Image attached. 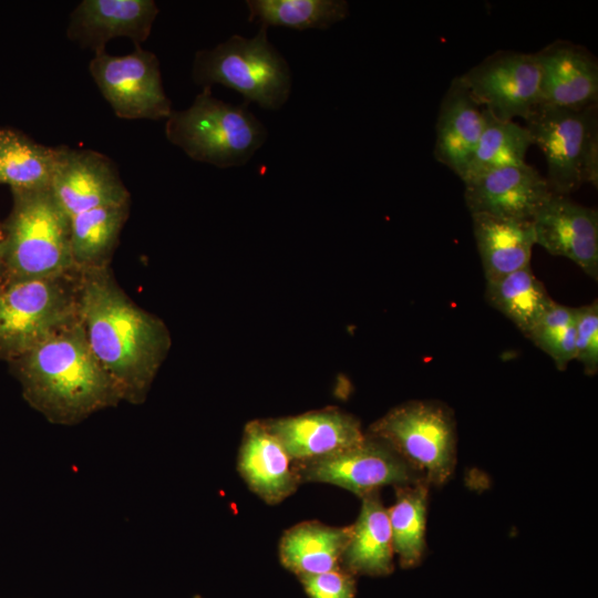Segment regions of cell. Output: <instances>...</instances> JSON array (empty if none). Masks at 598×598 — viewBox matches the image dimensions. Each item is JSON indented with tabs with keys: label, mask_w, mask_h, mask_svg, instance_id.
<instances>
[{
	"label": "cell",
	"mask_w": 598,
	"mask_h": 598,
	"mask_svg": "<svg viewBox=\"0 0 598 598\" xmlns=\"http://www.w3.org/2000/svg\"><path fill=\"white\" fill-rule=\"evenodd\" d=\"M80 271L78 318L122 401L141 404L171 347L164 322L137 307L106 265Z\"/></svg>",
	"instance_id": "1"
},
{
	"label": "cell",
	"mask_w": 598,
	"mask_h": 598,
	"mask_svg": "<svg viewBox=\"0 0 598 598\" xmlns=\"http://www.w3.org/2000/svg\"><path fill=\"white\" fill-rule=\"evenodd\" d=\"M12 363L24 400L51 423L78 424L122 401L79 320Z\"/></svg>",
	"instance_id": "2"
},
{
	"label": "cell",
	"mask_w": 598,
	"mask_h": 598,
	"mask_svg": "<svg viewBox=\"0 0 598 598\" xmlns=\"http://www.w3.org/2000/svg\"><path fill=\"white\" fill-rule=\"evenodd\" d=\"M2 240L3 282L53 278L78 271L71 252V218L51 189L12 192Z\"/></svg>",
	"instance_id": "3"
},
{
	"label": "cell",
	"mask_w": 598,
	"mask_h": 598,
	"mask_svg": "<svg viewBox=\"0 0 598 598\" xmlns=\"http://www.w3.org/2000/svg\"><path fill=\"white\" fill-rule=\"evenodd\" d=\"M247 105L224 102L203 87L189 107L172 111L165 135L194 161L219 168L245 165L268 136Z\"/></svg>",
	"instance_id": "4"
},
{
	"label": "cell",
	"mask_w": 598,
	"mask_h": 598,
	"mask_svg": "<svg viewBox=\"0 0 598 598\" xmlns=\"http://www.w3.org/2000/svg\"><path fill=\"white\" fill-rule=\"evenodd\" d=\"M268 29L251 38L234 34L213 49L196 52L192 78L197 85L220 84L240 93L245 103L278 111L288 101L292 75L286 59L270 43Z\"/></svg>",
	"instance_id": "5"
},
{
	"label": "cell",
	"mask_w": 598,
	"mask_h": 598,
	"mask_svg": "<svg viewBox=\"0 0 598 598\" xmlns=\"http://www.w3.org/2000/svg\"><path fill=\"white\" fill-rule=\"evenodd\" d=\"M69 275L3 282L0 287V358L13 361L75 323L78 279Z\"/></svg>",
	"instance_id": "6"
},
{
	"label": "cell",
	"mask_w": 598,
	"mask_h": 598,
	"mask_svg": "<svg viewBox=\"0 0 598 598\" xmlns=\"http://www.w3.org/2000/svg\"><path fill=\"white\" fill-rule=\"evenodd\" d=\"M386 443L430 486L442 485L456 464L452 411L434 401H409L391 409L367 432Z\"/></svg>",
	"instance_id": "7"
},
{
	"label": "cell",
	"mask_w": 598,
	"mask_h": 598,
	"mask_svg": "<svg viewBox=\"0 0 598 598\" xmlns=\"http://www.w3.org/2000/svg\"><path fill=\"white\" fill-rule=\"evenodd\" d=\"M525 122L545 156L551 193L568 196L584 184L597 186V104L580 110L539 104Z\"/></svg>",
	"instance_id": "8"
},
{
	"label": "cell",
	"mask_w": 598,
	"mask_h": 598,
	"mask_svg": "<svg viewBox=\"0 0 598 598\" xmlns=\"http://www.w3.org/2000/svg\"><path fill=\"white\" fill-rule=\"evenodd\" d=\"M90 73L115 115L125 120H162L172 113L156 55L135 44L126 55L94 54Z\"/></svg>",
	"instance_id": "9"
},
{
	"label": "cell",
	"mask_w": 598,
	"mask_h": 598,
	"mask_svg": "<svg viewBox=\"0 0 598 598\" xmlns=\"http://www.w3.org/2000/svg\"><path fill=\"white\" fill-rule=\"evenodd\" d=\"M301 484L327 483L360 498L380 488L424 481L383 441L365 433L354 446L318 460L295 463ZM425 482V481H424Z\"/></svg>",
	"instance_id": "10"
},
{
	"label": "cell",
	"mask_w": 598,
	"mask_h": 598,
	"mask_svg": "<svg viewBox=\"0 0 598 598\" xmlns=\"http://www.w3.org/2000/svg\"><path fill=\"white\" fill-rule=\"evenodd\" d=\"M457 78L476 103L499 120H525L540 101L535 53L498 51Z\"/></svg>",
	"instance_id": "11"
},
{
	"label": "cell",
	"mask_w": 598,
	"mask_h": 598,
	"mask_svg": "<svg viewBox=\"0 0 598 598\" xmlns=\"http://www.w3.org/2000/svg\"><path fill=\"white\" fill-rule=\"evenodd\" d=\"M50 189L70 218L99 207L130 204V193L112 161L91 150L58 147Z\"/></svg>",
	"instance_id": "12"
},
{
	"label": "cell",
	"mask_w": 598,
	"mask_h": 598,
	"mask_svg": "<svg viewBox=\"0 0 598 598\" xmlns=\"http://www.w3.org/2000/svg\"><path fill=\"white\" fill-rule=\"evenodd\" d=\"M535 243L598 279V212L551 194L532 219Z\"/></svg>",
	"instance_id": "13"
},
{
	"label": "cell",
	"mask_w": 598,
	"mask_h": 598,
	"mask_svg": "<svg viewBox=\"0 0 598 598\" xmlns=\"http://www.w3.org/2000/svg\"><path fill=\"white\" fill-rule=\"evenodd\" d=\"M470 214L532 220L553 194L535 167L526 164L495 169L464 182Z\"/></svg>",
	"instance_id": "14"
},
{
	"label": "cell",
	"mask_w": 598,
	"mask_h": 598,
	"mask_svg": "<svg viewBox=\"0 0 598 598\" xmlns=\"http://www.w3.org/2000/svg\"><path fill=\"white\" fill-rule=\"evenodd\" d=\"M264 422L295 463L336 454L357 445L365 437L359 420L337 408Z\"/></svg>",
	"instance_id": "15"
},
{
	"label": "cell",
	"mask_w": 598,
	"mask_h": 598,
	"mask_svg": "<svg viewBox=\"0 0 598 598\" xmlns=\"http://www.w3.org/2000/svg\"><path fill=\"white\" fill-rule=\"evenodd\" d=\"M535 54L540 68L539 104L570 110L597 104L598 63L586 48L557 40Z\"/></svg>",
	"instance_id": "16"
},
{
	"label": "cell",
	"mask_w": 598,
	"mask_h": 598,
	"mask_svg": "<svg viewBox=\"0 0 598 598\" xmlns=\"http://www.w3.org/2000/svg\"><path fill=\"white\" fill-rule=\"evenodd\" d=\"M157 13L153 0H83L71 13L66 34L97 54L117 37L130 38L135 44L145 41Z\"/></svg>",
	"instance_id": "17"
},
{
	"label": "cell",
	"mask_w": 598,
	"mask_h": 598,
	"mask_svg": "<svg viewBox=\"0 0 598 598\" xmlns=\"http://www.w3.org/2000/svg\"><path fill=\"white\" fill-rule=\"evenodd\" d=\"M237 470L249 489L268 505L283 502L301 484L295 462L264 420L245 425Z\"/></svg>",
	"instance_id": "18"
},
{
	"label": "cell",
	"mask_w": 598,
	"mask_h": 598,
	"mask_svg": "<svg viewBox=\"0 0 598 598\" xmlns=\"http://www.w3.org/2000/svg\"><path fill=\"white\" fill-rule=\"evenodd\" d=\"M485 126V111L455 78L440 105L435 125L434 157L461 181Z\"/></svg>",
	"instance_id": "19"
},
{
	"label": "cell",
	"mask_w": 598,
	"mask_h": 598,
	"mask_svg": "<svg viewBox=\"0 0 598 598\" xmlns=\"http://www.w3.org/2000/svg\"><path fill=\"white\" fill-rule=\"evenodd\" d=\"M473 233L486 281L530 266L535 243L532 220L472 214Z\"/></svg>",
	"instance_id": "20"
},
{
	"label": "cell",
	"mask_w": 598,
	"mask_h": 598,
	"mask_svg": "<svg viewBox=\"0 0 598 598\" xmlns=\"http://www.w3.org/2000/svg\"><path fill=\"white\" fill-rule=\"evenodd\" d=\"M351 532L352 525L329 526L319 520L298 523L280 538V563L298 578L339 568Z\"/></svg>",
	"instance_id": "21"
},
{
	"label": "cell",
	"mask_w": 598,
	"mask_h": 598,
	"mask_svg": "<svg viewBox=\"0 0 598 598\" xmlns=\"http://www.w3.org/2000/svg\"><path fill=\"white\" fill-rule=\"evenodd\" d=\"M393 545L388 508L380 494L361 498L341 567L352 575L385 576L393 570Z\"/></svg>",
	"instance_id": "22"
},
{
	"label": "cell",
	"mask_w": 598,
	"mask_h": 598,
	"mask_svg": "<svg viewBox=\"0 0 598 598\" xmlns=\"http://www.w3.org/2000/svg\"><path fill=\"white\" fill-rule=\"evenodd\" d=\"M58 147H47L24 134L0 128V184L12 192L50 188Z\"/></svg>",
	"instance_id": "23"
},
{
	"label": "cell",
	"mask_w": 598,
	"mask_h": 598,
	"mask_svg": "<svg viewBox=\"0 0 598 598\" xmlns=\"http://www.w3.org/2000/svg\"><path fill=\"white\" fill-rule=\"evenodd\" d=\"M486 300L527 336L554 300L527 266L486 281Z\"/></svg>",
	"instance_id": "24"
},
{
	"label": "cell",
	"mask_w": 598,
	"mask_h": 598,
	"mask_svg": "<svg viewBox=\"0 0 598 598\" xmlns=\"http://www.w3.org/2000/svg\"><path fill=\"white\" fill-rule=\"evenodd\" d=\"M429 487L424 481L394 486L395 499L388 514L393 551L403 568L419 565L425 551Z\"/></svg>",
	"instance_id": "25"
},
{
	"label": "cell",
	"mask_w": 598,
	"mask_h": 598,
	"mask_svg": "<svg viewBox=\"0 0 598 598\" xmlns=\"http://www.w3.org/2000/svg\"><path fill=\"white\" fill-rule=\"evenodd\" d=\"M128 208L130 204L99 207L71 217V252L76 270L106 265Z\"/></svg>",
	"instance_id": "26"
},
{
	"label": "cell",
	"mask_w": 598,
	"mask_h": 598,
	"mask_svg": "<svg viewBox=\"0 0 598 598\" xmlns=\"http://www.w3.org/2000/svg\"><path fill=\"white\" fill-rule=\"evenodd\" d=\"M248 21L260 28L327 30L350 14L344 0H247Z\"/></svg>",
	"instance_id": "27"
},
{
	"label": "cell",
	"mask_w": 598,
	"mask_h": 598,
	"mask_svg": "<svg viewBox=\"0 0 598 598\" xmlns=\"http://www.w3.org/2000/svg\"><path fill=\"white\" fill-rule=\"evenodd\" d=\"M534 142L525 126L515 121L499 120L485 111V126L462 182L495 169L526 164V154Z\"/></svg>",
	"instance_id": "28"
},
{
	"label": "cell",
	"mask_w": 598,
	"mask_h": 598,
	"mask_svg": "<svg viewBox=\"0 0 598 598\" xmlns=\"http://www.w3.org/2000/svg\"><path fill=\"white\" fill-rule=\"evenodd\" d=\"M526 337L565 370L576 353L575 307L554 301Z\"/></svg>",
	"instance_id": "29"
},
{
	"label": "cell",
	"mask_w": 598,
	"mask_h": 598,
	"mask_svg": "<svg viewBox=\"0 0 598 598\" xmlns=\"http://www.w3.org/2000/svg\"><path fill=\"white\" fill-rule=\"evenodd\" d=\"M576 353L588 375L598 371V301L575 308Z\"/></svg>",
	"instance_id": "30"
},
{
	"label": "cell",
	"mask_w": 598,
	"mask_h": 598,
	"mask_svg": "<svg viewBox=\"0 0 598 598\" xmlns=\"http://www.w3.org/2000/svg\"><path fill=\"white\" fill-rule=\"evenodd\" d=\"M354 575L342 567L310 576L299 577L309 598H354Z\"/></svg>",
	"instance_id": "31"
},
{
	"label": "cell",
	"mask_w": 598,
	"mask_h": 598,
	"mask_svg": "<svg viewBox=\"0 0 598 598\" xmlns=\"http://www.w3.org/2000/svg\"><path fill=\"white\" fill-rule=\"evenodd\" d=\"M2 240L3 235L0 231V275L2 276Z\"/></svg>",
	"instance_id": "32"
},
{
	"label": "cell",
	"mask_w": 598,
	"mask_h": 598,
	"mask_svg": "<svg viewBox=\"0 0 598 598\" xmlns=\"http://www.w3.org/2000/svg\"><path fill=\"white\" fill-rule=\"evenodd\" d=\"M3 283L2 276L0 275V287Z\"/></svg>",
	"instance_id": "33"
}]
</instances>
